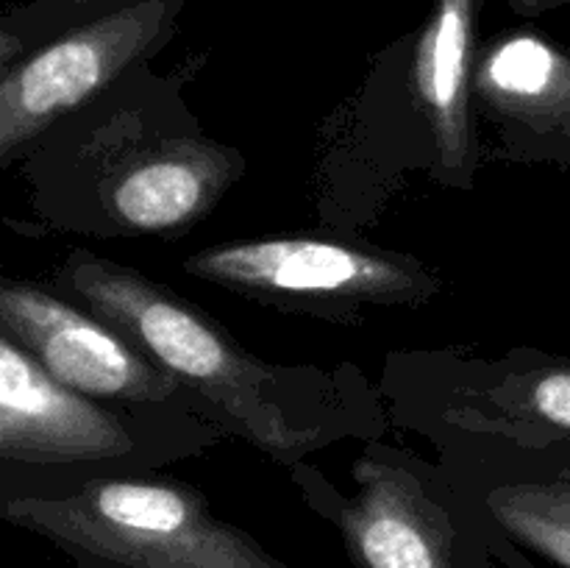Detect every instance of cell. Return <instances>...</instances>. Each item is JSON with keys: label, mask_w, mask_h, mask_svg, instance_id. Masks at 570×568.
Instances as JSON below:
<instances>
[{"label": "cell", "mask_w": 570, "mask_h": 568, "mask_svg": "<svg viewBox=\"0 0 570 568\" xmlns=\"http://www.w3.org/2000/svg\"><path fill=\"white\" fill-rule=\"evenodd\" d=\"M61 278L128 343L226 412L259 449L295 460L315 443V432L293 427L273 399L271 371L159 284L98 256H76Z\"/></svg>", "instance_id": "obj_1"}, {"label": "cell", "mask_w": 570, "mask_h": 568, "mask_svg": "<svg viewBox=\"0 0 570 568\" xmlns=\"http://www.w3.org/2000/svg\"><path fill=\"white\" fill-rule=\"evenodd\" d=\"M3 518L126 568H287L212 516L193 488L159 479H89L70 496H20L6 501Z\"/></svg>", "instance_id": "obj_2"}, {"label": "cell", "mask_w": 570, "mask_h": 568, "mask_svg": "<svg viewBox=\"0 0 570 568\" xmlns=\"http://www.w3.org/2000/svg\"><path fill=\"white\" fill-rule=\"evenodd\" d=\"M184 0H115L61 28L33 53L3 67L0 78V156L50 123L87 104L134 61L159 48L173 31Z\"/></svg>", "instance_id": "obj_3"}, {"label": "cell", "mask_w": 570, "mask_h": 568, "mask_svg": "<svg viewBox=\"0 0 570 568\" xmlns=\"http://www.w3.org/2000/svg\"><path fill=\"white\" fill-rule=\"evenodd\" d=\"M193 276L243 293L312 304L415 301L438 282L412 259L321 237H262L215 245L184 262Z\"/></svg>", "instance_id": "obj_4"}, {"label": "cell", "mask_w": 570, "mask_h": 568, "mask_svg": "<svg viewBox=\"0 0 570 568\" xmlns=\"http://www.w3.org/2000/svg\"><path fill=\"white\" fill-rule=\"evenodd\" d=\"M0 323L56 382L83 395L165 401L178 379L154 365L115 326L100 323L28 282L0 287Z\"/></svg>", "instance_id": "obj_5"}, {"label": "cell", "mask_w": 570, "mask_h": 568, "mask_svg": "<svg viewBox=\"0 0 570 568\" xmlns=\"http://www.w3.org/2000/svg\"><path fill=\"white\" fill-rule=\"evenodd\" d=\"M131 451L111 412L56 382L9 334L0 337V457L9 462H95Z\"/></svg>", "instance_id": "obj_6"}, {"label": "cell", "mask_w": 570, "mask_h": 568, "mask_svg": "<svg viewBox=\"0 0 570 568\" xmlns=\"http://www.w3.org/2000/svg\"><path fill=\"white\" fill-rule=\"evenodd\" d=\"M360 493L340 501L337 527L356 568H460L449 512L404 468L356 462Z\"/></svg>", "instance_id": "obj_7"}, {"label": "cell", "mask_w": 570, "mask_h": 568, "mask_svg": "<svg viewBox=\"0 0 570 568\" xmlns=\"http://www.w3.org/2000/svg\"><path fill=\"white\" fill-rule=\"evenodd\" d=\"M239 156L206 139H170L126 161L100 187L115 223L131 232H173L204 217L239 176Z\"/></svg>", "instance_id": "obj_8"}, {"label": "cell", "mask_w": 570, "mask_h": 568, "mask_svg": "<svg viewBox=\"0 0 570 568\" xmlns=\"http://www.w3.org/2000/svg\"><path fill=\"white\" fill-rule=\"evenodd\" d=\"M476 0H434L412 53V87L432 128L440 165L460 173L471 154V53Z\"/></svg>", "instance_id": "obj_9"}, {"label": "cell", "mask_w": 570, "mask_h": 568, "mask_svg": "<svg viewBox=\"0 0 570 568\" xmlns=\"http://www.w3.org/2000/svg\"><path fill=\"white\" fill-rule=\"evenodd\" d=\"M476 92L538 131L570 139V53L532 31L499 37L473 72Z\"/></svg>", "instance_id": "obj_10"}, {"label": "cell", "mask_w": 570, "mask_h": 568, "mask_svg": "<svg viewBox=\"0 0 570 568\" xmlns=\"http://www.w3.org/2000/svg\"><path fill=\"white\" fill-rule=\"evenodd\" d=\"M488 507L515 543L570 568V482L507 484L488 496Z\"/></svg>", "instance_id": "obj_11"}, {"label": "cell", "mask_w": 570, "mask_h": 568, "mask_svg": "<svg viewBox=\"0 0 570 568\" xmlns=\"http://www.w3.org/2000/svg\"><path fill=\"white\" fill-rule=\"evenodd\" d=\"M111 3L115 0H37L26 9L11 11L3 33L20 37L28 28H70L72 22L83 20V17L95 14Z\"/></svg>", "instance_id": "obj_12"}, {"label": "cell", "mask_w": 570, "mask_h": 568, "mask_svg": "<svg viewBox=\"0 0 570 568\" xmlns=\"http://www.w3.org/2000/svg\"><path fill=\"white\" fill-rule=\"evenodd\" d=\"M529 407L540 421L570 434V365L540 373L529 390Z\"/></svg>", "instance_id": "obj_13"}, {"label": "cell", "mask_w": 570, "mask_h": 568, "mask_svg": "<svg viewBox=\"0 0 570 568\" xmlns=\"http://www.w3.org/2000/svg\"><path fill=\"white\" fill-rule=\"evenodd\" d=\"M570 0H510L512 9L518 14H540V11H549V9H560V6H568Z\"/></svg>", "instance_id": "obj_14"}]
</instances>
